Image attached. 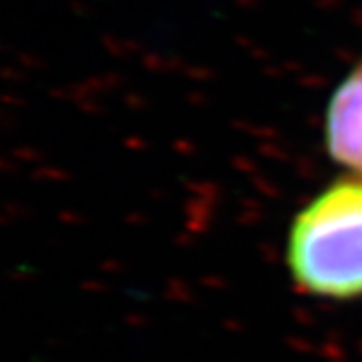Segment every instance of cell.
Returning a JSON list of instances; mask_svg holds the SVG:
<instances>
[{"instance_id":"7a4b0ae2","label":"cell","mask_w":362,"mask_h":362,"mask_svg":"<svg viewBox=\"0 0 362 362\" xmlns=\"http://www.w3.org/2000/svg\"><path fill=\"white\" fill-rule=\"evenodd\" d=\"M325 146L334 162L362 175V62L334 90L325 114Z\"/></svg>"},{"instance_id":"6da1fadb","label":"cell","mask_w":362,"mask_h":362,"mask_svg":"<svg viewBox=\"0 0 362 362\" xmlns=\"http://www.w3.org/2000/svg\"><path fill=\"white\" fill-rule=\"evenodd\" d=\"M286 264L295 286L323 299L362 297V181L327 186L295 216Z\"/></svg>"}]
</instances>
